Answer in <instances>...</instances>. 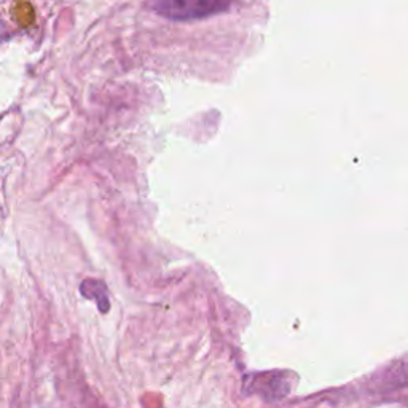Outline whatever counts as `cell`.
Here are the masks:
<instances>
[{
    "instance_id": "cell-1",
    "label": "cell",
    "mask_w": 408,
    "mask_h": 408,
    "mask_svg": "<svg viewBox=\"0 0 408 408\" xmlns=\"http://www.w3.org/2000/svg\"><path fill=\"white\" fill-rule=\"evenodd\" d=\"M232 0H155V10L172 21H192L227 12Z\"/></svg>"
}]
</instances>
